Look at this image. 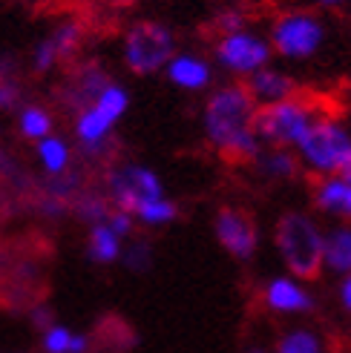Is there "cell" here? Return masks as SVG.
I'll return each instance as SVG.
<instances>
[{
  "mask_svg": "<svg viewBox=\"0 0 351 353\" xmlns=\"http://www.w3.org/2000/svg\"><path fill=\"white\" fill-rule=\"evenodd\" d=\"M256 110L259 107L242 81H227L207 90L202 107V135L207 147L231 161L251 164L265 147L254 130Z\"/></svg>",
  "mask_w": 351,
  "mask_h": 353,
  "instance_id": "cell-1",
  "label": "cell"
},
{
  "mask_svg": "<svg viewBox=\"0 0 351 353\" xmlns=\"http://www.w3.org/2000/svg\"><path fill=\"white\" fill-rule=\"evenodd\" d=\"M325 227L311 210H285L274 224V247L285 273L314 281L323 273Z\"/></svg>",
  "mask_w": 351,
  "mask_h": 353,
  "instance_id": "cell-2",
  "label": "cell"
},
{
  "mask_svg": "<svg viewBox=\"0 0 351 353\" xmlns=\"http://www.w3.org/2000/svg\"><path fill=\"white\" fill-rule=\"evenodd\" d=\"M265 34L274 49V58H283L288 63H305L325 49L328 26L323 12L308 6H294L279 12Z\"/></svg>",
  "mask_w": 351,
  "mask_h": 353,
  "instance_id": "cell-3",
  "label": "cell"
},
{
  "mask_svg": "<svg viewBox=\"0 0 351 353\" xmlns=\"http://www.w3.org/2000/svg\"><path fill=\"white\" fill-rule=\"evenodd\" d=\"M323 103L308 95V92H294L285 101L268 103V107L256 110V121L254 130L259 135V141L265 147H285V150H296L300 141L308 135V130L314 127V121L323 115Z\"/></svg>",
  "mask_w": 351,
  "mask_h": 353,
  "instance_id": "cell-4",
  "label": "cell"
},
{
  "mask_svg": "<svg viewBox=\"0 0 351 353\" xmlns=\"http://www.w3.org/2000/svg\"><path fill=\"white\" fill-rule=\"evenodd\" d=\"M176 49H179L176 32L162 21L144 17V21L127 26L124 38H121V61L135 78H150L162 75L164 63L173 58Z\"/></svg>",
  "mask_w": 351,
  "mask_h": 353,
  "instance_id": "cell-5",
  "label": "cell"
},
{
  "mask_svg": "<svg viewBox=\"0 0 351 353\" xmlns=\"http://www.w3.org/2000/svg\"><path fill=\"white\" fill-rule=\"evenodd\" d=\"M294 152L296 161H300V170L317 175V179L320 175H337L351 152L348 123L331 112H323Z\"/></svg>",
  "mask_w": 351,
  "mask_h": 353,
  "instance_id": "cell-6",
  "label": "cell"
},
{
  "mask_svg": "<svg viewBox=\"0 0 351 353\" xmlns=\"http://www.w3.org/2000/svg\"><path fill=\"white\" fill-rule=\"evenodd\" d=\"M210 61L234 81H248L262 66L274 63V49L268 43V34L256 32L254 26H245L236 32L216 34Z\"/></svg>",
  "mask_w": 351,
  "mask_h": 353,
  "instance_id": "cell-7",
  "label": "cell"
},
{
  "mask_svg": "<svg viewBox=\"0 0 351 353\" xmlns=\"http://www.w3.org/2000/svg\"><path fill=\"white\" fill-rule=\"evenodd\" d=\"M104 196L107 201L118 210H127L133 216V210L138 204H144L150 199H159L164 196V181L162 175L155 172L147 164H138V161H127V164H115L110 167L107 179H104Z\"/></svg>",
  "mask_w": 351,
  "mask_h": 353,
  "instance_id": "cell-8",
  "label": "cell"
},
{
  "mask_svg": "<svg viewBox=\"0 0 351 353\" xmlns=\"http://www.w3.org/2000/svg\"><path fill=\"white\" fill-rule=\"evenodd\" d=\"M214 239L234 261H251L259 250V227L242 207H219L214 216Z\"/></svg>",
  "mask_w": 351,
  "mask_h": 353,
  "instance_id": "cell-9",
  "label": "cell"
},
{
  "mask_svg": "<svg viewBox=\"0 0 351 353\" xmlns=\"http://www.w3.org/2000/svg\"><path fill=\"white\" fill-rule=\"evenodd\" d=\"M259 302L274 316H283V319H300V316L314 313V307H317V296L311 293L308 281L296 279L291 273H276L262 285Z\"/></svg>",
  "mask_w": 351,
  "mask_h": 353,
  "instance_id": "cell-10",
  "label": "cell"
},
{
  "mask_svg": "<svg viewBox=\"0 0 351 353\" xmlns=\"http://www.w3.org/2000/svg\"><path fill=\"white\" fill-rule=\"evenodd\" d=\"M162 75L167 78L170 86H176L179 92L199 95L216 86V63L202 52L193 49H176L173 58L164 63Z\"/></svg>",
  "mask_w": 351,
  "mask_h": 353,
  "instance_id": "cell-11",
  "label": "cell"
},
{
  "mask_svg": "<svg viewBox=\"0 0 351 353\" xmlns=\"http://www.w3.org/2000/svg\"><path fill=\"white\" fill-rule=\"evenodd\" d=\"M84 43V23L81 21H64L52 29L46 38H41L32 49V72L49 75L64 61H69Z\"/></svg>",
  "mask_w": 351,
  "mask_h": 353,
  "instance_id": "cell-12",
  "label": "cell"
},
{
  "mask_svg": "<svg viewBox=\"0 0 351 353\" xmlns=\"http://www.w3.org/2000/svg\"><path fill=\"white\" fill-rule=\"evenodd\" d=\"M115 130H118V121L110 118L104 110H98L93 101L86 103V107H81V110L75 112V121H73L75 144H78V150H81L84 155H90V158L107 155Z\"/></svg>",
  "mask_w": 351,
  "mask_h": 353,
  "instance_id": "cell-13",
  "label": "cell"
},
{
  "mask_svg": "<svg viewBox=\"0 0 351 353\" xmlns=\"http://www.w3.org/2000/svg\"><path fill=\"white\" fill-rule=\"evenodd\" d=\"M314 210L334 224H351V181L345 175H320L311 190Z\"/></svg>",
  "mask_w": 351,
  "mask_h": 353,
  "instance_id": "cell-14",
  "label": "cell"
},
{
  "mask_svg": "<svg viewBox=\"0 0 351 353\" xmlns=\"http://www.w3.org/2000/svg\"><path fill=\"white\" fill-rule=\"evenodd\" d=\"M248 86V92L254 98L256 107H268V103H276V101H285L291 98L294 92H300V86H296V78L285 69H279L274 63L262 66L259 72H254L248 81H242Z\"/></svg>",
  "mask_w": 351,
  "mask_h": 353,
  "instance_id": "cell-15",
  "label": "cell"
},
{
  "mask_svg": "<svg viewBox=\"0 0 351 353\" xmlns=\"http://www.w3.org/2000/svg\"><path fill=\"white\" fill-rule=\"evenodd\" d=\"M323 273H331L337 279L351 273V224H331V227H325Z\"/></svg>",
  "mask_w": 351,
  "mask_h": 353,
  "instance_id": "cell-16",
  "label": "cell"
},
{
  "mask_svg": "<svg viewBox=\"0 0 351 353\" xmlns=\"http://www.w3.org/2000/svg\"><path fill=\"white\" fill-rule=\"evenodd\" d=\"M73 155H75L73 144L58 132L35 141V158H38L41 170L49 175V179H58V175L73 170Z\"/></svg>",
  "mask_w": 351,
  "mask_h": 353,
  "instance_id": "cell-17",
  "label": "cell"
},
{
  "mask_svg": "<svg viewBox=\"0 0 351 353\" xmlns=\"http://www.w3.org/2000/svg\"><path fill=\"white\" fill-rule=\"evenodd\" d=\"M124 253V239L110 230L107 221H95L90 224V233H86V259L101 268H110V264L121 261Z\"/></svg>",
  "mask_w": 351,
  "mask_h": 353,
  "instance_id": "cell-18",
  "label": "cell"
},
{
  "mask_svg": "<svg viewBox=\"0 0 351 353\" xmlns=\"http://www.w3.org/2000/svg\"><path fill=\"white\" fill-rule=\"evenodd\" d=\"M110 81V75L104 72V66L98 63H86L81 69H75L73 78H69V86H66V103H69V110L78 112L81 107H86L98 92H101V86Z\"/></svg>",
  "mask_w": 351,
  "mask_h": 353,
  "instance_id": "cell-19",
  "label": "cell"
},
{
  "mask_svg": "<svg viewBox=\"0 0 351 353\" xmlns=\"http://www.w3.org/2000/svg\"><path fill=\"white\" fill-rule=\"evenodd\" d=\"M251 167L262 175L265 181H291L300 172V161L296 152L285 147H262L259 155L251 161Z\"/></svg>",
  "mask_w": 351,
  "mask_h": 353,
  "instance_id": "cell-20",
  "label": "cell"
},
{
  "mask_svg": "<svg viewBox=\"0 0 351 353\" xmlns=\"http://www.w3.org/2000/svg\"><path fill=\"white\" fill-rule=\"evenodd\" d=\"M271 353H328L325 336L311 325H291L279 330Z\"/></svg>",
  "mask_w": 351,
  "mask_h": 353,
  "instance_id": "cell-21",
  "label": "cell"
},
{
  "mask_svg": "<svg viewBox=\"0 0 351 353\" xmlns=\"http://www.w3.org/2000/svg\"><path fill=\"white\" fill-rule=\"evenodd\" d=\"M90 336L69 325L52 322L41 330V353H90Z\"/></svg>",
  "mask_w": 351,
  "mask_h": 353,
  "instance_id": "cell-22",
  "label": "cell"
},
{
  "mask_svg": "<svg viewBox=\"0 0 351 353\" xmlns=\"http://www.w3.org/2000/svg\"><path fill=\"white\" fill-rule=\"evenodd\" d=\"M179 204H176L167 192L159 199H150L144 204H138L133 210V219L138 227H147V230H162V227H170L176 219H179Z\"/></svg>",
  "mask_w": 351,
  "mask_h": 353,
  "instance_id": "cell-23",
  "label": "cell"
},
{
  "mask_svg": "<svg viewBox=\"0 0 351 353\" xmlns=\"http://www.w3.org/2000/svg\"><path fill=\"white\" fill-rule=\"evenodd\" d=\"M17 132L35 144V141L55 132V115L41 103H26V107L17 110Z\"/></svg>",
  "mask_w": 351,
  "mask_h": 353,
  "instance_id": "cell-24",
  "label": "cell"
},
{
  "mask_svg": "<svg viewBox=\"0 0 351 353\" xmlns=\"http://www.w3.org/2000/svg\"><path fill=\"white\" fill-rule=\"evenodd\" d=\"M110 201L107 196H101V192H78L75 201H73V210H75V216L86 224H95V221H104L110 213Z\"/></svg>",
  "mask_w": 351,
  "mask_h": 353,
  "instance_id": "cell-25",
  "label": "cell"
},
{
  "mask_svg": "<svg viewBox=\"0 0 351 353\" xmlns=\"http://www.w3.org/2000/svg\"><path fill=\"white\" fill-rule=\"evenodd\" d=\"M121 261H124V268L133 270V273L150 270V264H153V247H150V241H144V239H127L124 241V253H121Z\"/></svg>",
  "mask_w": 351,
  "mask_h": 353,
  "instance_id": "cell-26",
  "label": "cell"
},
{
  "mask_svg": "<svg viewBox=\"0 0 351 353\" xmlns=\"http://www.w3.org/2000/svg\"><path fill=\"white\" fill-rule=\"evenodd\" d=\"M245 26H251V17L245 9L239 6H225L214 14V29L216 34H225V32H236V29H245Z\"/></svg>",
  "mask_w": 351,
  "mask_h": 353,
  "instance_id": "cell-27",
  "label": "cell"
},
{
  "mask_svg": "<svg viewBox=\"0 0 351 353\" xmlns=\"http://www.w3.org/2000/svg\"><path fill=\"white\" fill-rule=\"evenodd\" d=\"M21 101V83L15 81L12 69H0V112H9Z\"/></svg>",
  "mask_w": 351,
  "mask_h": 353,
  "instance_id": "cell-28",
  "label": "cell"
},
{
  "mask_svg": "<svg viewBox=\"0 0 351 353\" xmlns=\"http://www.w3.org/2000/svg\"><path fill=\"white\" fill-rule=\"evenodd\" d=\"M104 221H107L110 224V230L113 233H118L121 239H133L135 236V219L127 213V210H118V207H110V213H107V219H104Z\"/></svg>",
  "mask_w": 351,
  "mask_h": 353,
  "instance_id": "cell-29",
  "label": "cell"
},
{
  "mask_svg": "<svg viewBox=\"0 0 351 353\" xmlns=\"http://www.w3.org/2000/svg\"><path fill=\"white\" fill-rule=\"evenodd\" d=\"M337 302H340L343 313L351 316V273L340 276V281H337Z\"/></svg>",
  "mask_w": 351,
  "mask_h": 353,
  "instance_id": "cell-30",
  "label": "cell"
},
{
  "mask_svg": "<svg viewBox=\"0 0 351 353\" xmlns=\"http://www.w3.org/2000/svg\"><path fill=\"white\" fill-rule=\"evenodd\" d=\"M308 3V9H317V12H343L351 6V0H303Z\"/></svg>",
  "mask_w": 351,
  "mask_h": 353,
  "instance_id": "cell-31",
  "label": "cell"
},
{
  "mask_svg": "<svg viewBox=\"0 0 351 353\" xmlns=\"http://www.w3.org/2000/svg\"><path fill=\"white\" fill-rule=\"evenodd\" d=\"M32 319H35V325H38V330H44L46 325H52V322H55V319H52V313H49L46 307H38V310H35V316H32Z\"/></svg>",
  "mask_w": 351,
  "mask_h": 353,
  "instance_id": "cell-32",
  "label": "cell"
},
{
  "mask_svg": "<svg viewBox=\"0 0 351 353\" xmlns=\"http://www.w3.org/2000/svg\"><path fill=\"white\" fill-rule=\"evenodd\" d=\"M110 6H115V9H127V6H135L138 0H107Z\"/></svg>",
  "mask_w": 351,
  "mask_h": 353,
  "instance_id": "cell-33",
  "label": "cell"
},
{
  "mask_svg": "<svg viewBox=\"0 0 351 353\" xmlns=\"http://www.w3.org/2000/svg\"><path fill=\"white\" fill-rule=\"evenodd\" d=\"M340 175H345V179L351 181V152H348V158H345V164H343V170H340Z\"/></svg>",
  "mask_w": 351,
  "mask_h": 353,
  "instance_id": "cell-34",
  "label": "cell"
},
{
  "mask_svg": "<svg viewBox=\"0 0 351 353\" xmlns=\"http://www.w3.org/2000/svg\"><path fill=\"white\" fill-rule=\"evenodd\" d=\"M245 353H271V347H262V345H251Z\"/></svg>",
  "mask_w": 351,
  "mask_h": 353,
  "instance_id": "cell-35",
  "label": "cell"
},
{
  "mask_svg": "<svg viewBox=\"0 0 351 353\" xmlns=\"http://www.w3.org/2000/svg\"><path fill=\"white\" fill-rule=\"evenodd\" d=\"M69 3H78V6H93V3H101V0H69Z\"/></svg>",
  "mask_w": 351,
  "mask_h": 353,
  "instance_id": "cell-36",
  "label": "cell"
}]
</instances>
